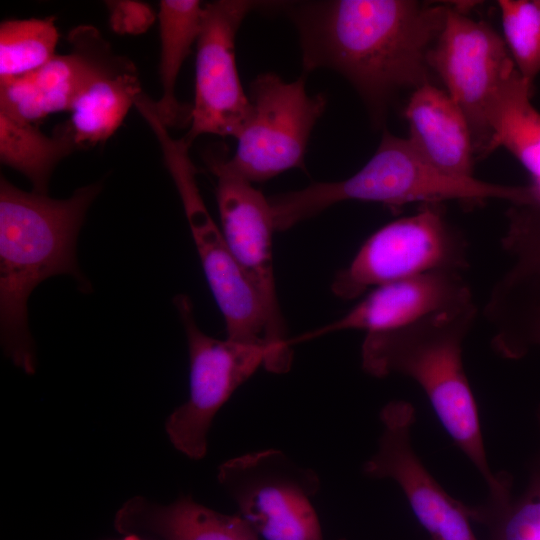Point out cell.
I'll return each instance as SVG.
<instances>
[{"mask_svg":"<svg viewBox=\"0 0 540 540\" xmlns=\"http://www.w3.org/2000/svg\"><path fill=\"white\" fill-rule=\"evenodd\" d=\"M293 22L303 73L330 69L357 91L373 126L382 128L398 95L432 83L427 55L447 4L417 0L271 2Z\"/></svg>","mask_w":540,"mask_h":540,"instance_id":"obj_1","label":"cell"},{"mask_svg":"<svg viewBox=\"0 0 540 540\" xmlns=\"http://www.w3.org/2000/svg\"><path fill=\"white\" fill-rule=\"evenodd\" d=\"M100 183L78 188L65 199L26 192L0 181V332L7 357L25 373L36 369L28 300L44 280L70 275L79 289L92 287L77 260V239Z\"/></svg>","mask_w":540,"mask_h":540,"instance_id":"obj_2","label":"cell"},{"mask_svg":"<svg viewBox=\"0 0 540 540\" xmlns=\"http://www.w3.org/2000/svg\"><path fill=\"white\" fill-rule=\"evenodd\" d=\"M476 316L472 301L405 327L367 333L361 366L374 377L400 374L417 382L447 434L487 484L488 495L498 496L512 490V479L506 472L494 473L490 468L462 357Z\"/></svg>","mask_w":540,"mask_h":540,"instance_id":"obj_3","label":"cell"},{"mask_svg":"<svg viewBox=\"0 0 540 540\" xmlns=\"http://www.w3.org/2000/svg\"><path fill=\"white\" fill-rule=\"evenodd\" d=\"M268 199L275 230L285 231L346 200L378 202L390 208L448 200L478 204L500 199L513 204L527 199V187L446 175L428 164L407 138L384 130L373 156L351 177L315 182Z\"/></svg>","mask_w":540,"mask_h":540,"instance_id":"obj_4","label":"cell"},{"mask_svg":"<svg viewBox=\"0 0 540 540\" xmlns=\"http://www.w3.org/2000/svg\"><path fill=\"white\" fill-rule=\"evenodd\" d=\"M223 147H212L204 160L216 178V199L225 241L257 292L266 317L264 367L277 374L292 364L291 342L280 310L273 272L275 231L268 197L237 173Z\"/></svg>","mask_w":540,"mask_h":540,"instance_id":"obj_5","label":"cell"},{"mask_svg":"<svg viewBox=\"0 0 540 540\" xmlns=\"http://www.w3.org/2000/svg\"><path fill=\"white\" fill-rule=\"evenodd\" d=\"M469 267L468 242L452 225L443 203H424L417 213L392 221L362 244L331 285L335 296L352 300L371 287L438 270Z\"/></svg>","mask_w":540,"mask_h":540,"instance_id":"obj_6","label":"cell"},{"mask_svg":"<svg viewBox=\"0 0 540 540\" xmlns=\"http://www.w3.org/2000/svg\"><path fill=\"white\" fill-rule=\"evenodd\" d=\"M217 478L238 514L264 540H324L312 505L320 478L283 451L231 458L219 466Z\"/></svg>","mask_w":540,"mask_h":540,"instance_id":"obj_7","label":"cell"},{"mask_svg":"<svg viewBox=\"0 0 540 540\" xmlns=\"http://www.w3.org/2000/svg\"><path fill=\"white\" fill-rule=\"evenodd\" d=\"M447 5L445 24L427 62L466 117L479 160L493 152L490 112L516 67L505 40L489 24Z\"/></svg>","mask_w":540,"mask_h":540,"instance_id":"obj_8","label":"cell"},{"mask_svg":"<svg viewBox=\"0 0 540 540\" xmlns=\"http://www.w3.org/2000/svg\"><path fill=\"white\" fill-rule=\"evenodd\" d=\"M306 74L285 82L272 72L249 85L251 114L241 129L232 168L249 182H265L292 168L305 170L304 157L313 127L326 107V97L309 95Z\"/></svg>","mask_w":540,"mask_h":540,"instance_id":"obj_9","label":"cell"},{"mask_svg":"<svg viewBox=\"0 0 540 540\" xmlns=\"http://www.w3.org/2000/svg\"><path fill=\"white\" fill-rule=\"evenodd\" d=\"M174 305L183 324L189 353V396L168 417L165 428L173 446L191 459L207 452L214 417L235 390L264 366L265 347L226 338L219 340L198 326L189 296Z\"/></svg>","mask_w":540,"mask_h":540,"instance_id":"obj_10","label":"cell"},{"mask_svg":"<svg viewBox=\"0 0 540 540\" xmlns=\"http://www.w3.org/2000/svg\"><path fill=\"white\" fill-rule=\"evenodd\" d=\"M155 135L179 192L208 285L224 317L227 338L265 347L262 303L207 211L188 155L189 146L183 139H172L164 127L157 128Z\"/></svg>","mask_w":540,"mask_h":540,"instance_id":"obj_11","label":"cell"},{"mask_svg":"<svg viewBox=\"0 0 540 540\" xmlns=\"http://www.w3.org/2000/svg\"><path fill=\"white\" fill-rule=\"evenodd\" d=\"M264 2L218 0L203 8L196 41L195 98L190 128L183 140L190 147L200 135L236 138L251 114L235 60V40L245 17Z\"/></svg>","mask_w":540,"mask_h":540,"instance_id":"obj_12","label":"cell"},{"mask_svg":"<svg viewBox=\"0 0 540 540\" xmlns=\"http://www.w3.org/2000/svg\"><path fill=\"white\" fill-rule=\"evenodd\" d=\"M380 421L378 447L364 463L363 473L369 478L394 481L431 540H478L471 526L469 505L440 486L412 447L414 407L403 400L391 401L382 408Z\"/></svg>","mask_w":540,"mask_h":540,"instance_id":"obj_13","label":"cell"},{"mask_svg":"<svg viewBox=\"0 0 540 540\" xmlns=\"http://www.w3.org/2000/svg\"><path fill=\"white\" fill-rule=\"evenodd\" d=\"M472 301L463 272H427L375 287L347 314L306 334L304 339L340 330L358 329L366 333L394 330Z\"/></svg>","mask_w":540,"mask_h":540,"instance_id":"obj_14","label":"cell"},{"mask_svg":"<svg viewBox=\"0 0 540 540\" xmlns=\"http://www.w3.org/2000/svg\"><path fill=\"white\" fill-rule=\"evenodd\" d=\"M71 52L55 55L40 69L0 82V111L31 123L71 105L104 58L109 44L92 26L69 34Z\"/></svg>","mask_w":540,"mask_h":540,"instance_id":"obj_15","label":"cell"},{"mask_svg":"<svg viewBox=\"0 0 540 540\" xmlns=\"http://www.w3.org/2000/svg\"><path fill=\"white\" fill-rule=\"evenodd\" d=\"M404 116L415 151L438 171L458 178L473 176L475 161L466 117L445 90L433 83L414 90Z\"/></svg>","mask_w":540,"mask_h":540,"instance_id":"obj_16","label":"cell"},{"mask_svg":"<svg viewBox=\"0 0 540 540\" xmlns=\"http://www.w3.org/2000/svg\"><path fill=\"white\" fill-rule=\"evenodd\" d=\"M118 531L148 533L162 540H258V535L239 515H227L182 496L169 505L143 497L128 500L115 517Z\"/></svg>","mask_w":540,"mask_h":540,"instance_id":"obj_17","label":"cell"},{"mask_svg":"<svg viewBox=\"0 0 540 540\" xmlns=\"http://www.w3.org/2000/svg\"><path fill=\"white\" fill-rule=\"evenodd\" d=\"M141 94L133 63L111 51L71 105L68 124L78 148L107 140Z\"/></svg>","mask_w":540,"mask_h":540,"instance_id":"obj_18","label":"cell"},{"mask_svg":"<svg viewBox=\"0 0 540 540\" xmlns=\"http://www.w3.org/2000/svg\"><path fill=\"white\" fill-rule=\"evenodd\" d=\"M493 328L492 348L501 357L519 359L540 347V286L507 271L493 286L484 307Z\"/></svg>","mask_w":540,"mask_h":540,"instance_id":"obj_19","label":"cell"},{"mask_svg":"<svg viewBox=\"0 0 540 540\" xmlns=\"http://www.w3.org/2000/svg\"><path fill=\"white\" fill-rule=\"evenodd\" d=\"M203 8L204 5L198 0H162L159 4L162 95L158 101H152V106L167 128L190 124L192 106L178 102L175 86L181 67L198 39Z\"/></svg>","mask_w":540,"mask_h":540,"instance_id":"obj_20","label":"cell"},{"mask_svg":"<svg viewBox=\"0 0 540 540\" xmlns=\"http://www.w3.org/2000/svg\"><path fill=\"white\" fill-rule=\"evenodd\" d=\"M533 92L516 70L502 86L489 124L493 151L504 147L525 167L532 177L529 202L540 203V112L531 102Z\"/></svg>","mask_w":540,"mask_h":540,"instance_id":"obj_21","label":"cell"},{"mask_svg":"<svg viewBox=\"0 0 540 540\" xmlns=\"http://www.w3.org/2000/svg\"><path fill=\"white\" fill-rule=\"evenodd\" d=\"M77 148L68 122L48 136L35 123L0 111L1 162L24 175L35 192L47 194L54 168Z\"/></svg>","mask_w":540,"mask_h":540,"instance_id":"obj_22","label":"cell"},{"mask_svg":"<svg viewBox=\"0 0 540 540\" xmlns=\"http://www.w3.org/2000/svg\"><path fill=\"white\" fill-rule=\"evenodd\" d=\"M54 18L12 19L0 25V82L30 74L56 54Z\"/></svg>","mask_w":540,"mask_h":540,"instance_id":"obj_23","label":"cell"},{"mask_svg":"<svg viewBox=\"0 0 540 540\" xmlns=\"http://www.w3.org/2000/svg\"><path fill=\"white\" fill-rule=\"evenodd\" d=\"M469 515L486 527L488 540H540V456L519 497L487 498L469 505Z\"/></svg>","mask_w":540,"mask_h":540,"instance_id":"obj_24","label":"cell"},{"mask_svg":"<svg viewBox=\"0 0 540 540\" xmlns=\"http://www.w3.org/2000/svg\"><path fill=\"white\" fill-rule=\"evenodd\" d=\"M497 5L515 67L534 87L540 73V0H499Z\"/></svg>","mask_w":540,"mask_h":540,"instance_id":"obj_25","label":"cell"},{"mask_svg":"<svg viewBox=\"0 0 540 540\" xmlns=\"http://www.w3.org/2000/svg\"><path fill=\"white\" fill-rule=\"evenodd\" d=\"M503 250L514 258L509 269L540 286V203H515L506 211Z\"/></svg>","mask_w":540,"mask_h":540,"instance_id":"obj_26","label":"cell"},{"mask_svg":"<svg viewBox=\"0 0 540 540\" xmlns=\"http://www.w3.org/2000/svg\"><path fill=\"white\" fill-rule=\"evenodd\" d=\"M111 6V22L119 32L141 33L153 22V11L143 3L121 1Z\"/></svg>","mask_w":540,"mask_h":540,"instance_id":"obj_27","label":"cell"},{"mask_svg":"<svg viewBox=\"0 0 540 540\" xmlns=\"http://www.w3.org/2000/svg\"><path fill=\"white\" fill-rule=\"evenodd\" d=\"M123 540H141L137 534H128Z\"/></svg>","mask_w":540,"mask_h":540,"instance_id":"obj_28","label":"cell"},{"mask_svg":"<svg viewBox=\"0 0 540 540\" xmlns=\"http://www.w3.org/2000/svg\"><path fill=\"white\" fill-rule=\"evenodd\" d=\"M539 424H540V414H539Z\"/></svg>","mask_w":540,"mask_h":540,"instance_id":"obj_29","label":"cell"},{"mask_svg":"<svg viewBox=\"0 0 540 540\" xmlns=\"http://www.w3.org/2000/svg\"><path fill=\"white\" fill-rule=\"evenodd\" d=\"M339 540H345V539H339Z\"/></svg>","mask_w":540,"mask_h":540,"instance_id":"obj_30","label":"cell"}]
</instances>
